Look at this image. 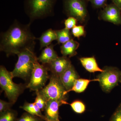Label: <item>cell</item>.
<instances>
[{
    "label": "cell",
    "instance_id": "obj_11",
    "mask_svg": "<svg viewBox=\"0 0 121 121\" xmlns=\"http://www.w3.org/2000/svg\"><path fill=\"white\" fill-rule=\"evenodd\" d=\"M59 77L66 91L70 90L76 80L79 78L78 72L72 64Z\"/></svg>",
    "mask_w": 121,
    "mask_h": 121
},
{
    "label": "cell",
    "instance_id": "obj_15",
    "mask_svg": "<svg viewBox=\"0 0 121 121\" xmlns=\"http://www.w3.org/2000/svg\"><path fill=\"white\" fill-rule=\"evenodd\" d=\"M80 63L83 67L87 71L91 73L96 72L103 71V69H101L99 66L94 57H82L79 59Z\"/></svg>",
    "mask_w": 121,
    "mask_h": 121
},
{
    "label": "cell",
    "instance_id": "obj_29",
    "mask_svg": "<svg viewBox=\"0 0 121 121\" xmlns=\"http://www.w3.org/2000/svg\"><path fill=\"white\" fill-rule=\"evenodd\" d=\"M113 4L116 5L121 10V0H111Z\"/></svg>",
    "mask_w": 121,
    "mask_h": 121
},
{
    "label": "cell",
    "instance_id": "obj_28",
    "mask_svg": "<svg viewBox=\"0 0 121 121\" xmlns=\"http://www.w3.org/2000/svg\"><path fill=\"white\" fill-rule=\"evenodd\" d=\"M110 121H121V105L118 107L112 115Z\"/></svg>",
    "mask_w": 121,
    "mask_h": 121
},
{
    "label": "cell",
    "instance_id": "obj_23",
    "mask_svg": "<svg viewBox=\"0 0 121 121\" xmlns=\"http://www.w3.org/2000/svg\"><path fill=\"white\" fill-rule=\"evenodd\" d=\"M71 32L74 37L80 38L82 36H85L86 31L84 27L82 25H76L71 29Z\"/></svg>",
    "mask_w": 121,
    "mask_h": 121
},
{
    "label": "cell",
    "instance_id": "obj_4",
    "mask_svg": "<svg viewBox=\"0 0 121 121\" xmlns=\"http://www.w3.org/2000/svg\"><path fill=\"white\" fill-rule=\"evenodd\" d=\"M13 78L11 72H9L4 66H0V86L9 102L14 104L26 86L15 83L13 80Z\"/></svg>",
    "mask_w": 121,
    "mask_h": 121
},
{
    "label": "cell",
    "instance_id": "obj_8",
    "mask_svg": "<svg viewBox=\"0 0 121 121\" xmlns=\"http://www.w3.org/2000/svg\"><path fill=\"white\" fill-rule=\"evenodd\" d=\"M98 76L97 78L102 90L109 92L121 82V71L117 68L107 66Z\"/></svg>",
    "mask_w": 121,
    "mask_h": 121
},
{
    "label": "cell",
    "instance_id": "obj_10",
    "mask_svg": "<svg viewBox=\"0 0 121 121\" xmlns=\"http://www.w3.org/2000/svg\"><path fill=\"white\" fill-rule=\"evenodd\" d=\"M48 65V70L52 74L59 77L72 65L71 61L68 57H58Z\"/></svg>",
    "mask_w": 121,
    "mask_h": 121
},
{
    "label": "cell",
    "instance_id": "obj_6",
    "mask_svg": "<svg viewBox=\"0 0 121 121\" xmlns=\"http://www.w3.org/2000/svg\"><path fill=\"white\" fill-rule=\"evenodd\" d=\"M88 0H63L64 12L68 17L76 18L81 23L86 22L89 16Z\"/></svg>",
    "mask_w": 121,
    "mask_h": 121
},
{
    "label": "cell",
    "instance_id": "obj_1",
    "mask_svg": "<svg viewBox=\"0 0 121 121\" xmlns=\"http://www.w3.org/2000/svg\"><path fill=\"white\" fill-rule=\"evenodd\" d=\"M29 23L24 25L15 21L0 35V50L7 56L17 55L27 49L34 50L36 38L31 32Z\"/></svg>",
    "mask_w": 121,
    "mask_h": 121
},
{
    "label": "cell",
    "instance_id": "obj_2",
    "mask_svg": "<svg viewBox=\"0 0 121 121\" xmlns=\"http://www.w3.org/2000/svg\"><path fill=\"white\" fill-rule=\"evenodd\" d=\"M57 0H25L24 9L30 20H35L53 16Z\"/></svg>",
    "mask_w": 121,
    "mask_h": 121
},
{
    "label": "cell",
    "instance_id": "obj_20",
    "mask_svg": "<svg viewBox=\"0 0 121 121\" xmlns=\"http://www.w3.org/2000/svg\"><path fill=\"white\" fill-rule=\"evenodd\" d=\"M17 113L12 109L0 113V121H17Z\"/></svg>",
    "mask_w": 121,
    "mask_h": 121
},
{
    "label": "cell",
    "instance_id": "obj_31",
    "mask_svg": "<svg viewBox=\"0 0 121 121\" xmlns=\"http://www.w3.org/2000/svg\"></svg>",
    "mask_w": 121,
    "mask_h": 121
},
{
    "label": "cell",
    "instance_id": "obj_14",
    "mask_svg": "<svg viewBox=\"0 0 121 121\" xmlns=\"http://www.w3.org/2000/svg\"><path fill=\"white\" fill-rule=\"evenodd\" d=\"M79 46V43L78 41L73 39L71 40L60 46V52L63 56L70 58L77 55L76 50Z\"/></svg>",
    "mask_w": 121,
    "mask_h": 121
},
{
    "label": "cell",
    "instance_id": "obj_17",
    "mask_svg": "<svg viewBox=\"0 0 121 121\" xmlns=\"http://www.w3.org/2000/svg\"><path fill=\"white\" fill-rule=\"evenodd\" d=\"M93 81L98 82L99 79L97 78L95 79L91 80L79 78L76 80L73 86L70 90L65 91V95H66L68 93L71 91H75L77 93H82L86 89L89 83Z\"/></svg>",
    "mask_w": 121,
    "mask_h": 121
},
{
    "label": "cell",
    "instance_id": "obj_13",
    "mask_svg": "<svg viewBox=\"0 0 121 121\" xmlns=\"http://www.w3.org/2000/svg\"><path fill=\"white\" fill-rule=\"evenodd\" d=\"M54 46L51 44L45 47L37 58L38 61L42 64H48L57 58L59 56L54 50Z\"/></svg>",
    "mask_w": 121,
    "mask_h": 121
},
{
    "label": "cell",
    "instance_id": "obj_5",
    "mask_svg": "<svg viewBox=\"0 0 121 121\" xmlns=\"http://www.w3.org/2000/svg\"><path fill=\"white\" fill-rule=\"evenodd\" d=\"M48 84L39 91L47 100H55L62 102L64 104H68L65 95L66 89L59 76L52 74Z\"/></svg>",
    "mask_w": 121,
    "mask_h": 121
},
{
    "label": "cell",
    "instance_id": "obj_7",
    "mask_svg": "<svg viewBox=\"0 0 121 121\" xmlns=\"http://www.w3.org/2000/svg\"><path fill=\"white\" fill-rule=\"evenodd\" d=\"M49 70L45 64H40L39 61L35 63L29 82L26 86V88L31 91H36L40 90L45 86L50 76L48 71Z\"/></svg>",
    "mask_w": 121,
    "mask_h": 121
},
{
    "label": "cell",
    "instance_id": "obj_9",
    "mask_svg": "<svg viewBox=\"0 0 121 121\" xmlns=\"http://www.w3.org/2000/svg\"><path fill=\"white\" fill-rule=\"evenodd\" d=\"M99 18L106 22L121 25V10L113 3L107 4L99 13Z\"/></svg>",
    "mask_w": 121,
    "mask_h": 121
},
{
    "label": "cell",
    "instance_id": "obj_30",
    "mask_svg": "<svg viewBox=\"0 0 121 121\" xmlns=\"http://www.w3.org/2000/svg\"><path fill=\"white\" fill-rule=\"evenodd\" d=\"M60 121L59 120V121Z\"/></svg>",
    "mask_w": 121,
    "mask_h": 121
},
{
    "label": "cell",
    "instance_id": "obj_16",
    "mask_svg": "<svg viewBox=\"0 0 121 121\" xmlns=\"http://www.w3.org/2000/svg\"><path fill=\"white\" fill-rule=\"evenodd\" d=\"M37 39L39 41L40 48L41 49L51 44L54 40H56L57 36L55 30L49 29L44 32L40 37Z\"/></svg>",
    "mask_w": 121,
    "mask_h": 121
},
{
    "label": "cell",
    "instance_id": "obj_22",
    "mask_svg": "<svg viewBox=\"0 0 121 121\" xmlns=\"http://www.w3.org/2000/svg\"><path fill=\"white\" fill-rule=\"evenodd\" d=\"M36 97L34 103L38 106L41 111H43L45 110L47 101L43 96L39 93V91H36Z\"/></svg>",
    "mask_w": 121,
    "mask_h": 121
},
{
    "label": "cell",
    "instance_id": "obj_12",
    "mask_svg": "<svg viewBox=\"0 0 121 121\" xmlns=\"http://www.w3.org/2000/svg\"><path fill=\"white\" fill-rule=\"evenodd\" d=\"M62 102L55 100L47 101V105L44 110L45 121H59V107L63 105Z\"/></svg>",
    "mask_w": 121,
    "mask_h": 121
},
{
    "label": "cell",
    "instance_id": "obj_19",
    "mask_svg": "<svg viewBox=\"0 0 121 121\" xmlns=\"http://www.w3.org/2000/svg\"><path fill=\"white\" fill-rule=\"evenodd\" d=\"M57 36V40L59 44H63L67 41L73 39L70 30L64 28L60 30H55Z\"/></svg>",
    "mask_w": 121,
    "mask_h": 121
},
{
    "label": "cell",
    "instance_id": "obj_25",
    "mask_svg": "<svg viewBox=\"0 0 121 121\" xmlns=\"http://www.w3.org/2000/svg\"><path fill=\"white\" fill-rule=\"evenodd\" d=\"M108 0H88L92 7L96 9H103L107 5Z\"/></svg>",
    "mask_w": 121,
    "mask_h": 121
},
{
    "label": "cell",
    "instance_id": "obj_18",
    "mask_svg": "<svg viewBox=\"0 0 121 121\" xmlns=\"http://www.w3.org/2000/svg\"><path fill=\"white\" fill-rule=\"evenodd\" d=\"M20 108L23 109L27 112L40 117L45 121V117L42 114L41 110L35 103H29L26 102L23 105L21 106Z\"/></svg>",
    "mask_w": 121,
    "mask_h": 121
},
{
    "label": "cell",
    "instance_id": "obj_27",
    "mask_svg": "<svg viewBox=\"0 0 121 121\" xmlns=\"http://www.w3.org/2000/svg\"><path fill=\"white\" fill-rule=\"evenodd\" d=\"M13 104L11 102H8L1 99L0 100V113L10 109Z\"/></svg>",
    "mask_w": 121,
    "mask_h": 121
},
{
    "label": "cell",
    "instance_id": "obj_24",
    "mask_svg": "<svg viewBox=\"0 0 121 121\" xmlns=\"http://www.w3.org/2000/svg\"><path fill=\"white\" fill-rule=\"evenodd\" d=\"M44 121L40 117L33 115L29 113L25 112L22 115L17 121Z\"/></svg>",
    "mask_w": 121,
    "mask_h": 121
},
{
    "label": "cell",
    "instance_id": "obj_3",
    "mask_svg": "<svg viewBox=\"0 0 121 121\" xmlns=\"http://www.w3.org/2000/svg\"><path fill=\"white\" fill-rule=\"evenodd\" d=\"M18 60L11 73L13 78L17 77L24 80L30 79L31 74L37 57L34 50L27 49L17 54Z\"/></svg>",
    "mask_w": 121,
    "mask_h": 121
},
{
    "label": "cell",
    "instance_id": "obj_21",
    "mask_svg": "<svg viewBox=\"0 0 121 121\" xmlns=\"http://www.w3.org/2000/svg\"><path fill=\"white\" fill-rule=\"evenodd\" d=\"M70 106L75 112L82 114L86 111V106L83 103L79 100H76L70 104Z\"/></svg>",
    "mask_w": 121,
    "mask_h": 121
},
{
    "label": "cell",
    "instance_id": "obj_26",
    "mask_svg": "<svg viewBox=\"0 0 121 121\" xmlns=\"http://www.w3.org/2000/svg\"><path fill=\"white\" fill-rule=\"evenodd\" d=\"M78 21L75 17H69L64 22L65 28L70 30L76 26Z\"/></svg>",
    "mask_w": 121,
    "mask_h": 121
}]
</instances>
